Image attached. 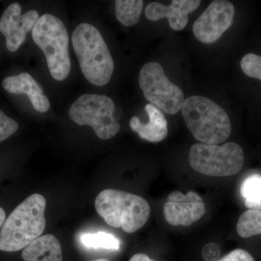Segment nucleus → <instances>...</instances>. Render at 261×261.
I'll return each instance as SVG.
<instances>
[{"mask_svg":"<svg viewBox=\"0 0 261 261\" xmlns=\"http://www.w3.org/2000/svg\"><path fill=\"white\" fill-rule=\"evenodd\" d=\"M47 201L33 194L16 207L5 220L0 231V250L19 251L40 238L46 227Z\"/></svg>","mask_w":261,"mask_h":261,"instance_id":"obj_1","label":"nucleus"},{"mask_svg":"<svg viewBox=\"0 0 261 261\" xmlns=\"http://www.w3.org/2000/svg\"><path fill=\"white\" fill-rule=\"evenodd\" d=\"M72 44L84 77L98 87L106 85L115 65L100 32L93 25L81 23L72 34Z\"/></svg>","mask_w":261,"mask_h":261,"instance_id":"obj_2","label":"nucleus"},{"mask_svg":"<svg viewBox=\"0 0 261 261\" xmlns=\"http://www.w3.org/2000/svg\"><path fill=\"white\" fill-rule=\"evenodd\" d=\"M182 116L196 140L205 145L226 142L231 135L227 113L217 103L204 96H191L185 100Z\"/></svg>","mask_w":261,"mask_h":261,"instance_id":"obj_3","label":"nucleus"},{"mask_svg":"<svg viewBox=\"0 0 261 261\" xmlns=\"http://www.w3.org/2000/svg\"><path fill=\"white\" fill-rule=\"evenodd\" d=\"M95 208L109 226L132 233L145 226L150 216L148 202L140 196L108 189L99 192Z\"/></svg>","mask_w":261,"mask_h":261,"instance_id":"obj_4","label":"nucleus"},{"mask_svg":"<svg viewBox=\"0 0 261 261\" xmlns=\"http://www.w3.org/2000/svg\"><path fill=\"white\" fill-rule=\"evenodd\" d=\"M33 40L45 56L50 74L57 81L69 75V38L63 21L51 14L42 15L32 29Z\"/></svg>","mask_w":261,"mask_h":261,"instance_id":"obj_5","label":"nucleus"},{"mask_svg":"<svg viewBox=\"0 0 261 261\" xmlns=\"http://www.w3.org/2000/svg\"><path fill=\"white\" fill-rule=\"evenodd\" d=\"M189 162L201 174L225 177L240 172L245 154L243 148L235 142H226L221 146L197 143L190 149Z\"/></svg>","mask_w":261,"mask_h":261,"instance_id":"obj_6","label":"nucleus"},{"mask_svg":"<svg viewBox=\"0 0 261 261\" xmlns=\"http://www.w3.org/2000/svg\"><path fill=\"white\" fill-rule=\"evenodd\" d=\"M116 106L113 99L101 94H86L80 96L72 104L69 116L80 126H89L93 128L98 138L107 140L113 138L121 129L114 118Z\"/></svg>","mask_w":261,"mask_h":261,"instance_id":"obj_7","label":"nucleus"},{"mask_svg":"<svg viewBox=\"0 0 261 261\" xmlns=\"http://www.w3.org/2000/svg\"><path fill=\"white\" fill-rule=\"evenodd\" d=\"M139 83L145 99L150 104L170 115L176 114L181 110L185 102L183 92L166 76L159 63L149 62L142 67Z\"/></svg>","mask_w":261,"mask_h":261,"instance_id":"obj_8","label":"nucleus"},{"mask_svg":"<svg viewBox=\"0 0 261 261\" xmlns=\"http://www.w3.org/2000/svg\"><path fill=\"white\" fill-rule=\"evenodd\" d=\"M234 13L231 2L213 1L193 24L192 31L196 39L204 44H213L219 40L232 25Z\"/></svg>","mask_w":261,"mask_h":261,"instance_id":"obj_9","label":"nucleus"},{"mask_svg":"<svg viewBox=\"0 0 261 261\" xmlns=\"http://www.w3.org/2000/svg\"><path fill=\"white\" fill-rule=\"evenodd\" d=\"M205 205L198 194L190 191L171 192L163 207L165 219L171 226H189L199 221L205 214Z\"/></svg>","mask_w":261,"mask_h":261,"instance_id":"obj_10","label":"nucleus"},{"mask_svg":"<svg viewBox=\"0 0 261 261\" xmlns=\"http://www.w3.org/2000/svg\"><path fill=\"white\" fill-rule=\"evenodd\" d=\"M39 18L37 10H31L21 15V6L18 3L8 6L0 19V32L6 37L8 50H18Z\"/></svg>","mask_w":261,"mask_h":261,"instance_id":"obj_11","label":"nucleus"},{"mask_svg":"<svg viewBox=\"0 0 261 261\" xmlns=\"http://www.w3.org/2000/svg\"><path fill=\"white\" fill-rule=\"evenodd\" d=\"M199 0H173L168 6L159 3H152L145 8V15L152 21L168 18L170 27L179 32L186 27L189 14L199 8Z\"/></svg>","mask_w":261,"mask_h":261,"instance_id":"obj_12","label":"nucleus"},{"mask_svg":"<svg viewBox=\"0 0 261 261\" xmlns=\"http://www.w3.org/2000/svg\"><path fill=\"white\" fill-rule=\"evenodd\" d=\"M3 87L10 93L27 95L33 108L38 112H47L50 108L49 99L42 89L28 73L7 77L3 80Z\"/></svg>","mask_w":261,"mask_h":261,"instance_id":"obj_13","label":"nucleus"},{"mask_svg":"<svg viewBox=\"0 0 261 261\" xmlns=\"http://www.w3.org/2000/svg\"><path fill=\"white\" fill-rule=\"evenodd\" d=\"M145 111L149 116L148 123H142L138 117L134 116L130 120V128L142 140L154 143L161 142L167 137L168 132V122L164 115L150 103L146 105Z\"/></svg>","mask_w":261,"mask_h":261,"instance_id":"obj_14","label":"nucleus"},{"mask_svg":"<svg viewBox=\"0 0 261 261\" xmlns=\"http://www.w3.org/2000/svg\"><path fill=\"white\" fill-rule=\"evenodd\" d=\"M25 261H63V252L59 240L54 235L41 236L23 249Z\"/></svg>","mask_w":261,"mask_h":261,"instance_id":"obj_15","label":"nucleus"},{"mask_svg":"<svg viewBox=\"0 0 261 261\" xmlns=\"http://www.w3.org/2000/svg\"><path fill=\"white\" fill-rule=\"evenodd\" d=\"M143 5L142 0H117L116 15L118 21L125 27L135 25L140 19Z\"/></svg>","mask_w":261,"mask_h":261,"instance_id":"obj_16","label":"nucleus"},{"mask_svg":"<svg viewBox=\"0 0 261 261\" xmlns=\"http://www.w3.org/2000/svg\"><path fill=\"white\" fill-rule=\"evenodd\" d=\"M240 193L247 208L261 210V175L253 174L245 178Z\"/></svg>","mask_w":261,"mask_h":261,"instance_id":"obj_17","label":"nucleus"},{"mask_svg":"<svg viewBox=\"0 0 261 261\" xmlns=\"http://www.w3.org/2000/svg\"><path fill=\"white\" fill-rule=\"evenodd\" d=\"M237 231L242 238L261 234V210L249 209L239 218Z\"/></svg>","mask_w":261,"mask_h":261,"instance_id":"obj_18","label":"nucleus"},{"mask_svg":"<svg viewBox=\"0 0 261 261\" xmlns=\"http://www.w3.org/2000/svg\"><path fill=\"white\" fill-rule=\"evenodd\" d=\"M81 241L84 246L89 248L103 249L116 251L120 249L119 240L109 233L99 232L84 233L81 237Z\"/></svg>","mask_w":261,"mask_h":261,"instance_id":"obj_19","label":"nucleus"},{"mask_svg":"<svg viewBox=\"0 0 261 261\" xmlns=\"http://www.w3.org/2000/svg\"><path fill=\"white\" fill-rule=\"evenodd\" d=\"M240 66L247 76L261 81V56L252 53L247 54L242 59Z\"/></svg>","mask_w":261,"mask_h":261,"instance_id":"obj_20","label":"nucleus"},{"mask_svg":"<svg viewBox=\"0 0 261 261\" xmlns=\"http://www.w3.org/2000/svg\"><path fill=\"white\" fill-rule=\"evenodd\" d=\"M18 129V123L0 110V142L14 135Z\"/></svg>","mask_w":261,"mask_h":261,"instance_id":"obj_21","label":"nucleus"},{"mask_svg":"<svg viewBox=\"0 0 261 261\" xmlns=\"http://www.w3.org/2000/svg\"><path fill=\"white\" fill-rule=\"evenodd\" d=\"M216 261H255L253 257L243 249H236Z\"/></svg>","mask_w":261,"mask_h":261,"instance_id":"obj_22","label":"nucleus"},{"mask_svg":"<svg viewBox=\"0 0 261 261\" xmlns=\"http://www.w3.org/2000/svg\"><path fill=\"white\" fill-rule=\"evenodd\" d=\"M221 251L217 244L211 243L207 244L202 250V257L206 261H215L220 256Z\"/></svg>","mask_w":261,"mask_h":261,"instance_id":"obj_23","label":"nucleus"},{"mask_svg":"<svg viewBox=\"0 0 261 261\" xmlns=\"http://www.w3.org/2000/svg\"><path fill=\"white\" fill-rule=\"evenodd\" d=\"M129 261H154L145 254L138 253L133 255Z\"/></svg>","mask_w":261,"mask_h":261,"instance_id":"obj_24","label":"nucleus"},{"mask_svg":"<svg viewBox=\"0 0 261 261\" xmlns=\"http://www.w3.org/2000/svg\"><path fill=\"white\" fill-rule=\"evenodd\" d=\"M5 219H6V214H5L4 209L0 207V228H1L3 224H4Z\"/></svg>","mask_w":261,"mask_h":261,"instance_id":"obj_25","label":"nucleus"},{"mask_svg":"<svg viewBox=\"0 0 261 261\" xmlns=\"http://www.w3.org/2000/svg\"><path fill=\"white\" fill-rule=\"evenodd\" d=\"M92 261H110L107 260V259H104V258H100V259H97V260H94Z\"/></svg>","mask_w":261,"mask_h":261,"instance_id":"obj_26","label":"nucleus"}]
</instances>
